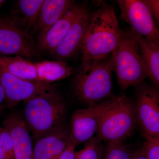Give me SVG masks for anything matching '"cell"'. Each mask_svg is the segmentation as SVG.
Returning a JSON list of instances; mask_svg holds the SVG:
<instances>
[{"label": "cell", "instance_id": "cell-20", "mask_svg": "<svg viewBox=\"0 0 159 159\" xmlns=\"http://www.w3.org/2000/svg\"><path fill=\"white\" fill-rule=\"evenodd\" d=\"M101 141L98 136L91 139L84 148L76 152L75 159H102L103 151Z\"/></svg>", "mask_w": 159, "mask_h": 159}, {"label": "cell", "instance_id": "cell-23", "mask_svg": "<svg viewBox=\"0 0 159 159\" xmlns=\"http://www.w3.org/2000/svg\"><path fill=\"white\" fill-rule=\"evenodd\" d=\"M142 149L148 159H159V139L146 138Z\"/></svg>", "mask_w": 159, "mask_h": 159}, {"label": "cell", "instance_id": "cell-19", "mask_svg": "<svg viewBox=\"0 0 159 159\" xmlns=\"http://www.w3.org/2000/svg\"><path fill=\"white\" fill-rule=\"evenodd\" d=\"M44 0H20L17 1L21 22L28 30L34 29L37 23Z\"/></svg>", "mask_w": 159, "mask_h": 159}, {"label": "cell", "instance_id": "cell-13", "mask_svg": "<svg viewBox=\"0 0 159 159\" xmlns=\"http://www.w3.org/2000/svg\"><path fill=\"white\" fill-rule=\"evenodd\" d=\"M92 13L85 7L72 25L65 37L52 53L57 58H66L80 51L90 22Z\"/></svg>", "mask_w": 159, "mask_h": 159}, {"label": "cell", "instance_id": "cell-9", "mask_svg": "<svg viewBox=\"0 0 159 159\" xmlns=\"http://www.w3.org/2000/svg\"><path fill=\"white\" fill-rule=\"evenodd\" d=\"M110 99L78 109L71 118L70 139L76 145L89 141L97 132Z\"/></svg>", "mask_w": 159, "mask_h": 159}, {"label": "cell", "instance_id": "cell-8", "mask_svg": "<svg viewBox=\"0 0 159 159\" xmlns=\"http://www.w3.org/2000/svg\"><path fill=\"white\" fill-rule=\"evenodd\" d=\"M120 17L133 33L159 46V30L145 0H118Z\"/></svg>", "mask_w": 159, "mask_h": 159}, {"label": "cell", "instance_id": "cell-21", "mask_svg": "<svg viewBox=\"0 0 159 159\" xmlns=\"http://www.w3.org/2000/svg\"><path fill=\"white\" fill-rule=\"evenodd\" d=\"M132 154L122 142L108 143L104 159H132Z\"/></svg>", "mask_w": 159, "mask_h": 159}, {"label": "cell", "instance_id": "cell-26", "mask_svg": "<svg viewBox=\"0 0 159 159\" xmlns=\"http://www.w3.org/2000/svg\"><path fill=\"white\" fill-rule=\"evenodd\" d=\"M132 159H148L143 149L133 152Z\"/></svg>", "mask_w": 159, "mask_h": 159}, {"label": "cell", "instance_id": "cell-17", "mask_svg": "<svg viewBox=\"0 0 159 159\" xmlns=\"http://www.w3.org/2000/svg\"><path fill=\"white\" fill-rule=\"evenodd\" d=\"M133 34L143 54L148 70V77L152 84L159 89V46L149 42L134 33Z\"/></svg>", "mask_w": 159, "mask_h": 159}, {"label": "cell", "instance_id": "cell-27", "mask_svg": "<svg viewBox=\"0 0 159 159\" xmlns=\"http://www.w3.org/2000/svg\"><path fill=\"white\" fill-rule=\"evenodd\" d=\"M6 101V94L2 84L0 82V107L4 101Z\"/></svg>", "mask_w": 159, "mask_h": 159}, {"label": "cell", "instance_id": "cell-10", "mask_svg": "<svg viewBox=\"0 0 159 159\" xmlns=\"http://www.w3.org/2000/svg\"><path fill=\"white\" fill-rule=\"evenodd\" d=\"M0 82L6 94V102L12 108L20 101L55 89L50 83L28 81L20 79L5 70L0 65Z\"/></svg>", "mask_w": 159, "mask_h": 159}, {"label": "cell", "instance_id": "cell-4", "mask_svg": "<svg viewBox=\"0 0 159 159\" xmlns=\"http://www.w3.org/2000/svg\"><path fill=\"white\" fill-rule=\"evenodd\" d=\"M109 57L81 63L74 78V95L88 106L104 101L112 92V71Z\"/></svg>", "mask_w": 159, "mask_h": 159}, {"label": "cell", "instance_id": "cell-14", "mask_svg": "<svg viewBox=\"0 0 159 159\" xmlns=\"http://www.w3.org/2000/svg\"><path fill=\"white\" fill-rule=\"evenodd\" d=\"M70 141L65 129L41 137L33 147V159H58Z\"/></svg>", "mask_w": 159, "mask_h": 159}, {"label": "cell", "instance_id": "cell-5", "mask_svg": "<svg viewBox=\"0 0 159 159\" xmlns=\"http://www.w3.org/2000/svg\"><path fill=\"white\" fill-rule=\"evenodd\" d=\"M137 124L134 102L125 96L110 99L97 131L98 137L108 143L122 142Z\"/></svg>", "mask_w": 159, "mask_h": 159}, {"label": "cell", "instance_id": "cell-28", "mask_svg": "<svg viewBox=\"0 0 159 159\" xmlns=\"http://www.w3.org/2000/svg\"><path fill=\"white\" fill-rule=\"evenodd\" d=\"M6 1L5 0H0V9L2 8V6L6 3Z\"/></svg>", "mask_w": 159, "mask_h": 159}, {"label": "cell", "instance_id": "cell-18", "mask_svg": "<svg viewBox=\"0 0 159 159\" xmlns=\"http://www.w3.org/2000/svg\"><path fill=\"white\" fill-rule=\"evenodd\" d=\"M39 81L51 83L68 77L72 69L61 61H45L35 62Z\"/></svg>", "mask_w": 159, "mask_h": 159}, {"label": "cell", "instance_id": "cell-1", "mask_svg": "<svg viewBox=\"0 0 159 159\" xmlns=\"http://www.w3.org/2000/svg\"><path fill=\"white\" fill-rule=\"evenodd\" d=\"M124 35V31L119 26L113 7L102 2L91 16L80 50L81 63L110 57L122 41Z\"/></svg>", "mask_w": 159, "mask_h": 159}, {"label": "cell", "instance_id": "cell-3", "mask_svg": "<svg viewBox=\"0 0 159 159\" xmlns=\"http://www.w3.org/2000/svg\"><path fill=\"white\" fill-rule=\"evenodd\" d=\"M109 63L123 90L140 85L148 77L143 54L131 31L124 32L122 41L110 56Z\"/></svg>", "mask_w": 159, "mask_h": 159}, {"label": "cell", "instance_id": "cell-16", "mask_svg": "<svg viewBox=\"0 0 159 159\" xmlns=\"http://www.w3.org/2000/svg\"><path fill=\"white\" fill-rule=\"evenodd\" d=\"M0 65L16 77L28 81H39L34 63L19 56L0 55Z\"/></svg>", "mask_w": 159, "mask_h": 159}, {"label": "cell", "instance_id": "cell-22", "mask_svg": "<svg viewBox=\"0 0 159 159\" xmlns=\"http://www.w3.org/2000/svg\"><path fill=\"white\" fill-rule=\"evenodd\" d=\"M0 145L5 155V159H15L13 143L9 132L4 128H0Z\"/></svg>", "mask_w": 159, "mask_h": 159}, {"label": "cell", "instance_id": "cell-15", "mask_svg": "<svg viewBox=\"0 0 159 159\" xmlns=\"http://www.w3.org/2000/svg\"><path fill=\"white\" fill-rule=\"evenodd\" d=\"M77 4L71 0H44L33 31H46Z\"/></svg>", "mask_w": 159, "mask_h": 159}, {"label": "cell", "instance_id": "cell-12", "mask_svg": "<svg viewBox=\"0 0 159 159\" xmlns=\"http://www.w3.org/2000/svg\"><path fill=\"white\" fill-rule=\"evenodd\" d=\"M3 128L9 132L13 143L15 159H33V147L29 128L22 116L10 114L3 122Z\"/></svg>", "mask_w": 159, "mask_h": 159}, {"label": "cell", "instance_id": "cell-2", "mask_svg": "<svg viewBox=\"0 0 159 159\" xmlns=\"http://www.w3.org/2000/svg\"><path fill=\"white\" fill-rule=\"evenodd\" d=\"M24 102L23 117L35 140L64 129L66 106L55 89Z\"/></svg>", "mask_w": 159, "mask_h": 159}, {"label": "cell", "instance_id": "cell-6", "mask_svg": "<svg viewBox=\"0 0 159 159\" xmlns=\"http://www.w3.org/2000/svg\"><path fill=\"white\" fill-rule=\"evenodd\" d=\"M36 43L16 13L0 16V55L29 57L34 55Z\"/></svg>", "mask_w": 159, "mask_h": 159}, {"label": "cell", "instance_id": "cell-7", "mask_svg": "<svg viewBox=\"0 0 159 159\" xmlns=\"http://www.w3.org/2000/svg\"><path fill=\"white\" fill-rule=\"evenodd\" d=\"M136 87L134 107L137 123L145 139H159V89L144 82Z\"/></svg>", "mask_w": 159, "mask_h": 159}, {"label": "cell", "instance_id": "cell-24", "mask_svg": "<svg viewBox=\"0 0 159 159\" xmlns=\"http://www.w3.org/2000/svg\"><path fill=\"white\" fill-rule=\"evenodd\" d=\"M145 1L150 8L159 30V0H145Z\"/></svg>", "mask_w": 159, "mask_h": 159}, {"label": "cell", "instance_id": "cell-11", "mask_svg": "<svg viewBox=\"0 0 159 159\" xmlns=\"http://www.w3.org/2000/svg\"><path fill=\"white\" fill-rule=\"evenodd\" d=\"M85 6L77 4L46 31L39 34L37 49L52 54L65 37L66 34Z\"/></svg>", "mask_w": 159, "mask_h": 159}, {"label": "cell", "instance_id": "cell-25", "mask_svg": "<svg viewBox=\"0 0 159 159\" xmlns=\"http://www.w3.org/2000/svg\"><path fill=\"white\" fill-rule=\"evenodd\" d=\"M76 145L70 139L66 147L58 159H75V147Z\"/></svg>", "mask_w": 159, "mask_h": 159}]
</instances>
